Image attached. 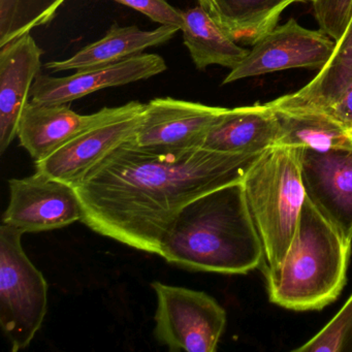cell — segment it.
I'll return each mask as SVG.
<instances>
[{
  "label": "cell",
  "mask_w": 352,
  "mask_h": 352,
  "mask_svg": "<svg viewBox=\"0 0 352 352\" xmlns=\"http://www.w3.org/2000/svg\"><path fill=\"white\" fill-rule=\"evenodd\" d=\"M312 3L319 30L338 42L352 20V0H296Z\"/></svg>",
  "instance_id": "603a6c76"
},
{
  "label": "cell",
  "mask_w": 352,
  "mask_h": 352,
  "mask_svg": "<svg viewBox=\"0 0 352 352\" xmlns=\"http://www.w3.org/2000/svg\"><path fill=\"white\" fill-rule=\"evenodd\" d=\"M160 256L190 271L247 274L257 269L263 244L242 181L184 206L162 240Z\"/></svg>",
  "instance_id": "7a4b0ae2"
},
{
  "label": "cell",
  "mask_w": 352,
  "mask_h": 352,
  "mask_svg": "<svg viewBox=\"0 0 352 352\" xmlns=\"http://www.w3.org/2000/svg\"><path fill=\"white\" fill-rule=\"evenodd\" d=\"M157 298L154 335L170 351L214 352L226 325V312L209 294L153 282Z\"/></svg>",
  "instance_id": "8992f818"
},
{
  "label": "cell",
  "mask_w": 352,
  "mask_h": 352,
  "mask_svg": "<svg viewBox=\"0 0 352 352\" xmlns=\"http://www.w3.org/2000/svg\"><path fill=\"white\" fill-rule=\"evenodd\" d=\"M144 112L119 117L84 131L46 160L36 162V172L77 186L96 164L135 135Z\"/></svg>",
  "instance_id": "4fadbf2b"
},
{
  "label": "cell",
  "mask_w": 352,
  "mask_h": 352,
  "mask_svg": "<svg viewBox=\"0 0 352 352\" xmlns=\"http://www.w3.org/2000/svg\"><path fill=\"white\" fill-rule=\"evenodd\" d=\"M226 108L199 102L154 98L146 104L143 120L131 141L160 151H185L203 147L212 125Z\"/></svg>",
  "instance_id": "30bf717a"
},
{
  "label": "cell",
  "mask_w": 352,
  "mask_h": 352,
  "mask_svg": "<svg viewBox=\"0 0 352 352\" xmlns=\"http://www.w3.org/2000/svg\"><path fill=\"white\" fill-rule=\"evenodd\" d=\"M23 234L0 226V325L14 352L30 346L48 311V284L26 255Z\"/></svg>",
  "instance_id": "5b68a950"
},
{
  "label": "cell",
  "mask_w": 352,
  "mask_h": 352,
  "mask_svg": "<svg viewBox=\"0 0 352 352\" xmlns=\"http://www.w3.org/2000/svg\"><path fill=\"white\" fill-rule=\"evenodd\" d=\"M234 40L253 45L276 28L281 14L296 0H197Z\"/></svg>",
  "instance_id": "ac0fdd59"
},
{
  "label": "cell",
  "mask_w": 352,
  "mask_h": 352,
  "mask_svg": "<svg viewBox=\"0 0 352 352\" xmlns=\"http://www.w3.org/2000/svg\"><path fill=\"white\" fill-rule=\"evenodd\" d=\"M296 352H352V294L338 314Z\"/></svg>",
  "instance_id": "7402d4cb"
},
{
  "label": "cell",
  "mask_w": 352,
  "mask_h": 352,
  "mask_svg": "<svg viewBox=\"0 0 352 352\" xmlns=\"http://www.w3.org/2000/svg\"><path fill=\"white\" fill-rule=\"evenodd\" d=\"M351 246L305 199L283 263L265 274L270 300L294 311L320 310L346 284Z\"/></svg>",
  "instance_id": "3957f363"
},
{
  "label": "cell",
  "mask_w": 352,
  "mask_h": 352,
  "mask_svg": "<svg viewBox=\"0 0 352 352\" xmlns=\"http://www.w3.org/2000/svg\"><path fill=\"white\" fill-rule=\"evenodd\" d=\"M298 152L307 199L351 246L352 149Z\"/></svg>",
  "instance_id": "9c48e42d"
},
{
  "label": "cell",
  "mask_w": 352,
  "mask_h": 352,
  "mask_svg": "<svg viewBox=\"0 0 352 352\" xmlns=\"http://www.w3.org/2000/svg\"><path fill=\"white\" fill-rule=\"evenodd\" d=\"M261 154L234 155L204 148L160 151L129 140L75 187L82 222L107 238L160 255L180 210L210 191L243 181Z\"/></svg>",
  "instance_id": "6da1fadb"
},
{
  "label": "cell",
  "mask_w": 352,
  "mask_h": 352,
  "mask_svg": "<svg viewBox=\"0 0 352 352\" xmlns=\"http://www.w3.org/2000/svg\"><path fill=\"white\" fill-rule=\"evenodd\" d=\"M146 104L131 102L116 108H104L90 115H80L69 104H42L30 102L26 107L18 138L34 162H42L84 131L107 121L145 110Z\"/></svg>",
  "instance_id": "8fae6325"
},
{
  "label": "cell",
  "mask_w": 352,
  "mask_h": 352,
  "mask_svg": "<svg viewBox=\"0 0 352 352\" xmlns=\"http://www.w3.org/2000/svg\"><path fill=\"white\" fill-rule=\"evenodd\" d=\"M65 0H0V47L46 25Z\"/></svg>",
  "instance_id": "44dd1931"
},
{
  "label": "cell",
  "mask_w": 352,
  "mask_h": 352,
  "mask_svg": "<svg viewBox=\"0 0 352 352\" xmlns=\"http://www.w3.org/2000/svg\"><path fill=\"white\" fill-rule=\"evenodd\" d=\"M180 28L160 25L154 30H141L138 26H120L114 23L104 38L84 47L71 58L52 61L45 65L51 73L84 71L120 63L129 57L141 54L146 49L166 44Z\"/></svg>",
  "instance_id": "e0dca14e"
},
{
  "label": "cell",
  "mask_w": 352,
  "mask_h": 352,
  "mask_svg": "<svg viewBox=\"0 0 352 352\" xmlns=\"http://www.w3.org/2000/svg\"><path fill=\"white\" fill-rule=\"evenodd\" d=\"M275 112L281 127L277 146L307 148L316 151L352 149V131L327 115Z\"/></svg>",
  "instance_id": "ffe728a7"
},
{
  "label": "cell",
  "mask_w": 352,
  "mask_h": 352,
  "mask_svg": "<svg viewBox=\"0 0 352 352\" xmlns=\"http://www.w3.org/2000/svg\"><path fill=\"white\" fill-rule=\"evenodd\" d=\"M352 91V20L318 75L305 87L267 102L273 110L325 114Z\"/></svg>",
  "instance_id": "2e32d148"
},
{
  "label": "cell",
  "mask_w": 352,
  "mask_h": 352,
  "mask_svg": "<svg viewBox=\"0 0 352 352\" xmlns=\"http://www.w3.org/2000/svg\"><path fill=\"white\" fill-rule=\"evenodd\" d=\"M183 40L199 71L210 65L234 69L248 54L201 6L183 12Z\"/></svg>",
  "instance_id": "d6986e66"
},
{
  "label": "cell",
  "mask_w": 352,
  "mask_h": 352,
  "mask_svg": "<svg viewBox=\"0 0 352 352\" xmlns=\"http://www.w3.org/2000/svg\"><path fill=\"white\" fill-rule=\"evenodd\" d=\"M43 54L30 32L0 47V154L18 137Z\"/></svg>",
  "instance_id": "5bb4252c"
},
{
  "label": "cell",
  "mask_w": 352,
  "mask_h": 352,
  "mask_svg": "<svg viewBox=\"0 0 352 352\" xmlns=\"http://www.w3.org/2000/svg\"><path fill=\"white\" fill-rule=\"evenodd\" d=\"M335 47V41L322 30H308L296 20L289 19L253 44L240 65L226 76L223 84L287 69H321Z\"/></svg>",
  "instance_id": "52a82bcc"
},
{
  "label": "cell",
  "mask_w": 352,
  "mask_h": 352,
  "mask_svg": "<svg viewBox=\"0 0 352 352\" xmlns=\"http://www.w3.org/2000/svg\"><path fill=\"white\" fill-rule=\"evenodd\" d=\"M281 135L275 111L265 104L226 109L204 141V149L234 155H257L278 145Z\"/></svg>",
  "instance_id": "9a60e30c"
},
{
  "label": "cell",
  "mask_w": 352,
  "mask_h": 352,
  "mask_svg": "<svg viewBox=\"0 0 352 352\" xmlns=\"http://www.w3.org/2000/svg\"><path fill=\"white\" fill-rule=\"evenodd\" d=\"M166 71V63L162 56L141 53L114 65L77 71L67 77L38 74L32 86V102L71 104L94 92L150 79Z\"/></svg>",
  "instance_id": "7c38bea8"
},
{
  "label": "cell",
  "mask_w": 352,
  "mask_h": 352,
  "mask_svg": "<svg viewBox=\"0 0 352 352\" xmlns=\"http://www.w3.org/2000/svg\"><path fill=\"white\" fill-rule=\"evenodd\" d=\"M135 11L147 16L160 25H170L182 28L184 24L183 12L173 7L168 0H114Z\"/></svg>",
  "instance_id": "cb8c5ba5"
},
{
  "label": "cell",
  "mask_w": 352,
  "mask_h": 352,
  "mask_svg": "<svg viewBox=\"0 0 352 352\" xmlns=\"http://www.w3.org/2000/svg\"><path fill=\"white\" fill-rule=\"evenodd\" d=\"M10 201L3 223L26 232H48L82 221L75 187L43 173L9 181Z\"/></svg>",
  "instance_id": "ba28073f"
},
{
  "label": "cell",
  "mask_w": 352,
  "mask_h": 352,
  "mask_svg": "<svg viewBox=\"0 0 352 352\" xmlns=\"http://www.w3.org/2000/svg\"><path fill=\"white\" fill-rule=\"evenodd\" d=\"M242 182L263 244V272L273 273L283 263L306 199L298 148H270L259 156Z\"/></svg>",
  "instance_id": "277c9868"
}]
</instances>
